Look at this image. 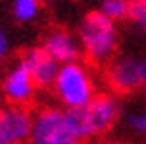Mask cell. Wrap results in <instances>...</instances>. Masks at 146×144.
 <instances>
[{"instance_id": "ba28073f", "label": "cell", "mask_w": 146, "mask_h": 144, "mask_svg": "<svg viewBox=\"0 0 146 144\" xmlns=\"http://www.w3.org/2000/svg\"><path fill=\"white\" fill-rule=\"evenodd\" d=\"M21 64L27 67V71L31 73V77H33V81L38 88H48V86L54 85L60 64L42 46L27 50L21 56Z\"/></svg>"}, {"instance_id": "ac0fdd59", "label": "cell", "mask_w": 146, "mask_h": 144, "mask_svg": "<svg viewBox=\"0 0 146 144\" xmlns=\"http://www.w3.org/2000/svg\"><path fill=\"white\" fill-rule=\"evenodd\" d=\"M21 144H29V142H21Z\"/></svg>"}, {"instance_id": "5bb4252c", "label": "cell", "mask_w": 146, "mask_h": 144, "mask_svg": "<svg viewBox=\"0 0 146 144\" xmlns=\"http://www.w3.org/2000/svg\"><path fill=\"white\" fill-rule=\"evenodd\" d=\"M8 50H10V38H8V35L0 29V60L8 54Z\"/></svg>"}, {"instance_id": "d6986e66", "label": "cell", "mask_w": 146, "mask_h": 144, "mask_svg": "<svg viewBox=\"0 0 146 144\" xmlns=\"http://www.w3.org/2000/svg\"><path fill=\"white\" fill-rule=\"evenodd\" d=\"M79 144H83V142H79Z\"/></svg>"}, {"instance_id": "8992f818", "label": "cell", "mask_w": 146, "mask_h": 144, "mask_svg": "<svg viewBox=\"0 0 146 144\" xmlns=\"http://www.w3.org/2000/svg\"><path fill=\"white\" fill-rule=\"evenodd\" d=\"M85 109L92 137L108 133L123 113V108L113 94H96Z\"/></svg>"}, {"instance_id": "9c48e42d", "label": "cell", "mask_w": 146, "mask_h": 144, "mask_svg": "<svg viewBox=\"0 0 146 144\" xmlns=\"http://www.w3.org/2000/svg\"><path fill=\"white\" fill-rule=\"evenodd\" d=\"M42 48L50 54L58 64H67L79 60L81 44L79 38L67 29H50L42 40Z\"/></svg>"}, {"instance_id": "52a82bcc", "label": "cell", "mask_w": 146, "mask_h": 144, "mask_svg": "<svg viewBox=\"0 0 146 144\" xmlns=\"http://www.w3.org/2000/svg\"><path fill=\"white\" fill-rule=\"evenodd\" d=\"M33 113L25 106H8L0 113V144L29 142Z\"/></svg>"}, {"instance_id": "277c9868", "label": "cell", "mask_w": 146, "mask_h": 144, "mask_svg": "<svg viewBox=\"0 0 146 144\" xmlns=\"http://www.w3.org/2000/svg\"><path fill=\"white\" fill-rule=\"evenodd\" d=\"M106 77L117 94L146 92V54H127L113 60Z\"/></svg>"}, {"instance_id": "e0dca14e", "label": "cell", "mask_w": 146, "mask_h": 144, "mask_svg": "<svg viewBox=\"0 0 146 144\" xmlns=\"http://www.w3.org/2000/svg\"><path fill=\"white\" fill-rule=\"evenodd\" d=\"M2 109H4V108H2V104H0V113H2Z\"/></svg>"}, {"instance_id": "5b68a950", "label": "cell", "mask_w": 146, "mask_h": 144, "mask_svg": "<svg viewBox=\"0 0 146 144\" xmlns=\"http://www.w3.org/2000/svg\"><path fill=\"white\" fill-rule=\"evenodd\" d=\"M38 86L35 85V81L31 77V73L27 71V67L19 62H15L14 65H10L2 79H0V90L2 96L8 104L12 106H27L33 98Z\"/></svg>"}, {"instance_id": "7a4b0ae2", "label": "cell", "mask_w": 146, "mask_h": 144, "mask_svg": "<svg viewBox=\"0 0 146 144\" xmlns=\"http://www.w3.org/2000/svg\"><path fill=\"white\" fill-rule=\"evenodd\" d=\"M54 94L60 106L66 109H81L87 108L96 94V79L90 67L83 62H67L60 64L56 79H54Z\"/></svg>"}, {"instance_id": "6da1fadb", "label": "cell", "mask_w": 146, "mask_h": 144, "mask_svg": "<svg viewBox=\"0 0 146 144\" xmlns=\"http://www.w3.org/2000/svg\"><path fill=\"white\" fill-rule=\"evenodd\" d=\"M92 138L85 109L46 106L33 113L29 144H79Z\"/></svg>"}, {"instance_id": "30bf717a", "label": "cell", "mask_w": 146, "mask_h": 144, "mask_svg": "<svg viewBox=\"0 0 146 144\" xmlns=\"http://www.w3.org/2000/svg\"><path fill=\"white\" fill-rule=\"evenodd\" d=\"M123 119L131 135L146 138V92H140L129 106L123 108Z\"/></svg>"}, {"instance_id": "4fadbf2b", "label": "cell", "mask_w": 146, "mask_h": 144, "mask_svg": "<svg viewBox=\"0 0 146 144\" xmlns=\"http://www.w3.org/2000/svg\"><path fill=\"white\" fill-rule=\"evenodd\" d=\"M127 17L140 31H146V0H129Z\"/></svg>"}, {"instance_id": "8fae6325", "label": "cell", "mask_w": 146, "mask_h": 144, "mask_svg": "<svg viewBox=\"0 0 146 144\" xmlns=\"http://www.w3.org/2000/svg\"><path fill=\"white\" fill-rule=\"evenodd\" d=\"M10 12L17 23H33L42 12V0H12Z\"/></svg>"}, {"instance_id": "3957f363", "label": "cell", "mask_w": 146, "mask_h": 144, "mask_svg": "<svg viewBox=\"0 0 146 144\" xmlns=\"http://www.w3.org/2000/svg\"><path fill=\"white\" fill-rule=\"evenodd\" d=\"M77 38L81 52L87 56L90 64L104 65L111 62L117 50V27L115 21L102 12H90L79 23Z\"/></svg>"}, {"instance_id": "7c38bea8", "label": "cell", "mask_w": 146, "mask_h": 144, "mask_svg": "<svg viewBox=\"0 0 146 144\" xmlns=\"http://www.w3.org/2000/svg\"><path fill=\"white\" fill-rule=\"evenodd\" d=\"M98 12H102L111 21H121L129 14V0H100Z\"/></svg>"}, {"instance_id": "9a60e30c", "label": "cell", "mask_w": 146, "mask_h": 144, "mask_svg": "<svg viewBox=\"0 0 146 144\" xmlns=\"http://www.w3.org/2000/svg\"><path fill=\"white\" fill-rule=\"evenodd\" d=\"M46 2H50V4H62V2H66V0H46Z\"/></svg>"}, {"instance_id": "2e32d148", "label": "cell", "mask_w": 146, "mask_h": 144, "mask_svg": "<svg viewBox=\"0 0 146 144\" xmlns=\"http://www.w3.org/2000/svg\"><path fill=\"white\" fill-rule=\"evenodd\" d=\"M106 144H119V142H106Z\"/></svg>"}]
</instances>
